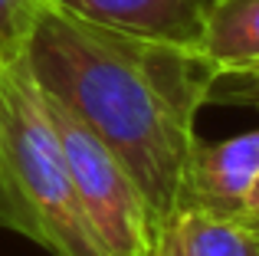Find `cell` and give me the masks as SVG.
Listing matches in <instances>:
<instances>
[{
	"mask_svg": "<svg viewBox=\"0 0 259 256\" xmlns=\"http://www.w3.org/2000/svg\"><path fill=\"white\" fill-rule=\"evenodd\" d=\"M26 63L39 89L121 161L154 224L177 210L197 112L217 89V72L194 46L108 30L43 0Z\"/></svg>",
	"mask_w": 259,
	"mask_h": 256,
	"instance_id": "1",
	"label": "cell"
},
{
	"mask_svg": "<svg viewBox=\"0 0 259 256\" xmlns=\"http://www.w3.org/2000/svg\"><path fill=\"white\" fill-rule=\"evenodd\" d=\"M0 227L50 256H108L79 204L26 53L0 69Z\"/></svg>",
	"mask_w": 259,
	"mask_h": 256,
	"instance_id": "2",
	"label": "cell"
},
{
	"mask_svg": "<svg viewBox=\"0 0 259 256\" xmlns=\"http://www.w3.org/2000/svg\"><path fill=\"white\" fill-rule=\"evenodd\" d=\"M46 112L56 128L69 178L76 184L92 230L99 233L108 256H145L154 233V214L145 194L138 191L121 161L95 138L89 128L72 115L66 105L46 96Z\"/></svg>",
	"mask_w": 259,
	"mask_h": 256,
	"instance_id": "3",
	"label": "cell"
},
{
	"mask_svg": "<svg viewBox=\"0 0 259 256\" xmlns=\"http://www.w3.org/2000/svg\"><path fill=\"white\" fill-rule=\"evenodd\" d=\"M259 178V128L233 138H197L187 158L177 207H200L220 217H246V197Z\"/></svg>",
	"mask_w": 259,
	"mask_h": 256,
	"instance_id": "4",
	"label": "cell"
},
{
	"mask_svg": "<svg viewBox=\"0 0 259 256\" xmlns=\"http://www.w3.org/2000/svg\"><path fill=\"white\" fill-rule=\"evenodd\" d=\"M50 4L108 30L194 50L207 10V0H50Z\"/></svg>",
	"mask_w": 259,
	"mask_h": 256,
	"instance_id": "5",
	"label": "cell"
},
{
	"mask_svg": "<svg viewBox=\"0 0 259 256\" xmlns=\"http://www.w3.org/2000/svg\"><path fill=\"white\" fill-rule=\"evenodd\" d=\"M145 256H259V227L246 217L177 207L154 224Z\"/></svg>",
	"mask_w": 259,
	"mask_h": 256,
	"instance_id": "6",
	"label": "cell"
},
{
	"mask_svg": "<svg viewBox=\"0 0 259 256\" xmlns=\"http://www.w3.org/2000/svg\"><path fill=\"white\" fill-rule=\"evenodd\" d=\"M197 53L217 79L259 72V0H207Z\"/></svg>",
	"mask_w": 259,
	"mask_h": 256,
	"instance_id": "7",
	"label": "cell"
},
{
	"mask_svg": "<svg viewBox=\"0 0 259 256\" xmlns=\"http://www.w3.org/2000/svg\"><path fill=\"white\" fill-rule=\"evenodd\" d=\"M39 7L43 0H0V69L26 53Z\"/></svg>",
	"mask_w": 259,
	"mask_h": 256,
	"instance_id": "8",
	"label": "cell"
},
{
	"mask_svg": "<svg viewBox=\"0 0 259 256\" xmlns=\"http://www.w3.org/2000/svg\"><path fill=\"white\" fill-rule=\"evenodd\" d=\"M217 86H230L233 96L240 102H253L259 105V72H249V76H233V79H217Z\"/></svg>",
	"mask_w": 259,
	"mask_h": 256,
	"instance_id": "9",
	"label": "cell"
},
{
	"mask_svg": "<svg viewBox=\"0 0 259 256\" xmlns=\"http://www.w3.org/2000/svg\"><path fill=\"white\" fill-rule=\"evenodd\" d=\"M246 220H253L259 227V178H256L253 191H249V197H246Z\"/></svg>",
	"mask_w": 259,
	"mask_h": 256,
	"instance_id": "10",
	"label": "cell"
}]
</instances>
